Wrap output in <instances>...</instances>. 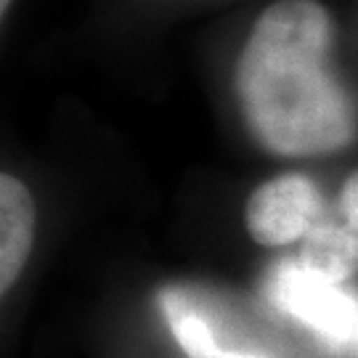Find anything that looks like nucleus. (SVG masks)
<instances>
[{"instance_id":"2","label":"nucleus","mask_w":358,"mask_h":358,"mask_svg":"<svg viewBox=\"0 0 358 358\" xmlns=\"http://www.w3.org/2000/svg\"><path fill=\"white\" fill-rule=\"evenodd\" d=\"M332 180L313 165H279L250 186L242 202L247 242L273 257L297 255L321 226Z\"/></svg>"},{"instance_id":"7","label":"nucleus","mask_w":358,"mask_h":358,"mask_svg":"<svg viewBox=\"0 0 358 358\" xmlns=\"http://www.w3.org/2000/svg\"><path fill=\"white\" fill-rule=\"evenodd\" d=\"M19 0H0V16H3V22L8 19V13L13 11V6H16Z\"/></svg>"},{"instance_id":"6","label":"nucleus","mask_w":358,"mask_h":358,"mask_svg":"<svg viewBox=\"0 0 358 358\" xmlns=\"http://www.w3.org/2000/svg\"><path fill=\"white\" fill-rule=\"evenodd\" d=\"M40 210L29 180L16 170L0 173V294L19 287L38 244Z\"/></svg>"},{"instance_id":"1","label":"nucleus","mask_w":358,"mask_h":358,"mask_svg":"<svg viewBox=\"0 0 358 358\" xmlns=\"http://www.w3.org/2000/svg\"><path fill=\"white\" fill-rule=\"evenodd\" d=\"M244 136L279 165L321 167L358 146V85L329 0H266L229 66Z\"/></svg>"},{"instance_id":"8","label":"nucleus","mask_w":358,"mask_h":358,"mask_svg":"<svg viewBox=\"0 0 358 358\" xmlns=\"http://www.w3.org/2000/svg\"><path fill=\"white\" fill-rule=\"evenodd\" d=\"M345 358H358V340L353 343V348L348 350V356H345Z\"/></svg>"},{"instance_id":"5","label":"nucleus","mask_w":358,"mask_h":358,"mask_svg":"<svg viewBox=\"0 0 358 358\" xmlns=\"http://www.w3.org/2000/svg\"><path fill=\"white\" fill-rule=\"evenodd\" d=\"M154 303L186 358H273L266 350L231 343L215 321L213 300L196 287L165 284L157 289Z\"/></svg>"},{"instance_id":"3","label":"nucleus","mask_w":358,"mask_h":358,"mask_svg":"<svg viewBox=\"0 0 358 358\" xmlns=\"http://www.w3.org/2000/svg\"><path fill=\"white\" fill-rule=\"evenodd\" d=\"M263 297L329 356L345 358L358 340V287L334 282L297 257H273L263 273Z\"/></svg>"},{"instance_id":"4","label":"nucleus","mask_w":358,"mask_h":358,"mask_svg":"<svg viewBox=\"0 0 358 358\" xmlns=\"http://www.w3.org/2000/svg\"><path fill=\"white\" fill-rule=\"evenodd\" d=\"M297 260L329 276L334 282L356 284L358 279V162L348 165L332 180V196L327 215Z\"/></svg>"}]
</instances>
